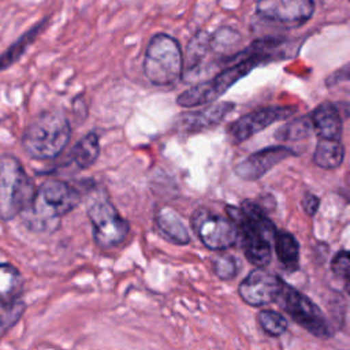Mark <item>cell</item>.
Instances as JSON below:
<instances>
[{"mask_svg": "<svg viewBox=\"0 0 350 350\" xmlns=\"http://www.w3.org/2000/svg\"><path fill=\"white\" fill-rule=\"evenodd\" d=\"M283 44L282 38L271 37L254 41L242 52H237L231 59L234 63L212 77L208 81L193 85L176 97L180 107L193 108L198 105L211 104L221 97L232 85L241 78L246 77L253 68L275 60V52Z\"/></svg>", "mask_w": 350, "mask_h": 350, "instance_id": "1", "label": "cell"}, {"mask_svg": "<svg viewBox=\"0 0 350 350\" xmlns=\"http://www.w3.org/2000/svg\"><path fill=\"white\" fill-rule=\"evenodd\" d=\"M227 217L238 230V241L249 262L264 268L272 258V246L276 227L264 209L252 200H245L239 206L227 205Z\"/></svg>", "mask_w": 350, "mask_h": 350, "instance_id": "2", "label": "cell"}, {"mask_svg": "<svg viewBox=\"0 0 350 350\" xmlns=\"http://www.w3.org/2000/svg\"><path fill=\"white\" fill-rule=\"evenodd\" d=\"M81 202L79 191L70 183L59 179L44 180L36 189L30 205L21 213L23 223L31 231H55L60 219Z\"/></svg>", "mask_w": 350, "mask_h": 350, "instance_id": "3", "label": "cell"}, {"mask_svg": "<svg viewBox=\"0 0 350 350\" xmlns=\"http://www.w3.org/2000/svg\"><path fill=\"white\" fill-rule=\"evenodd\" d=\"M71 139V124L60 109L40 112L22 134V148L33 160L56 159Z\"/></svg>", "mask_w": 350, "mask_h": 350, "instance_id": "4", "label": "cell"}, {"mask_svg": "<svg viewBox=\"0 0 350 350\" xmlns=\"http://www.w3.org/2000/svg\"><path fill=\"white\" fill-rule=\"evenodd\" d=\"M142 71L156 86L178 82L183 74V52L178 40L165 33L154 34L145 49Z\"/></svg>", "mask_w": 350, "mask_h": 350, "instance_id": "5", "label": "cell"}, {"mask_svg": "<svg viewBox=\"0 0 350 350\" xmlns=\"http://www.w3.org/2000/svg\"><path fill=\"white\" fill-rule=\"evenodd\" d=\"M36 186L22 163L12 154L0 156V217L11 220L31 202Z\"/></svg>", "mask_w": 350, "mask_h": 350, "instance_id": "6", "label": "cell"}, {"mask_svg": "<svg viewBox=\"0 0 350 350\" xmlns=\"http://www.w3.org/2000/svg\"><path fill=\"white\" fill-rule=\"evenodd\" d=\"M93 237L98 247L112 249L120 245L130 232L129 221L120 216L105 190H94L86 208Z\"/></svg>", "mask_w": 350, "mask_h": 350, "instance_id": "7", "label": "cell"}, {"mask_svg": "<svg viewBox=\"0 0 350 350\" xmlns=\"http://www.w3.org/2000/svg\"><path fill=\"white\" fill-rule=\"evenodd\" d=\"M298 325L316 338L331 339L335 335L323 310L305 294L288 283H283L282 290L275 301Z\"/></svg>", "mask_w": 350, "mask_h": 350, "instance_id": "8", "label": "cell"}, {"mask_svg": "<svg viewBox=\"0 0 350 350\" xmlns=\"http://www.w3.org/2000/svg\"><path fill=\"white\" fill-rule=\"evenodd\" d=\"M190 223L196 235L209 250H226L238 242V230L234 221L208 208L196 209Z\"/></svg>", "mask_w": 350, "mask_h": 350, "instance_id": "9", "label": "cell"}, {"mask_svg": "<svg viewBox=\"0 0 350 350\" xmlns=\"http://www.w3.org/2000/svg\"><path fill=\"white\" fill-rule=\"evenodd\" d=\"M316 11L314 0H257L256 14L267 22L286 29L305 25Z\"/></svg>", "mask_w": 350, "mask_h": 350, "instance_id": "10", "label": "cell"}, {"mask_svg": "<svg viewBox=\"0 0 350 350\" xmlns=\"http://www.w3.org/2000/svg\"><path fill=\"white\" fill-rule=\"evenodd\" d=\"M297 112L295 107L287 105H269L261 107L232 122L227 130L228 138L232 144H241L250 137L265 130L273 123L282 122Z\"/></svg>", "mask_w": 350, "mask_h": 350, "instance_id": "11", "label": "cell"}, {"mask_svg": "<svg viewBox=\"0 0 350 350\" xmlns=\"http://www.w3.org/2000/svg\"><path fill=\"white\" fill-rule=\"evenodd\" d=\"M283 283L280 276L264 268H254L238 286V294L250 306H265L276 301Z\"/></svg>", "mask_w": 350, "mask_h": 350, "instance_id": "12", "label": "cell"}, {"mask_svg": "<svg viewBox=\"0 0 350 350\" xmlns=\"http://www.w3.org/2000/svg\"><path fill=\"white\" fill-rule=\"evenodd\" d=\"M295 150L284 145L267 146L246 156L235 165V175L243 180L254 182L262 178L283 160L295 156Z\"/></svg>", "mask_w": 350, "mask_h": 350, "instance_id": "13", "label": "cell"}, {"mask_svg": "<svg viewBox=\"0 0 350 350\" xmlns=\"http://www.w3.org/2000/svg\"><path fill=\"white\" fill-rule=\"evenodd\" d=\"M234 108L235 104L228 101L211 104L200 111L185 113L180 122L178 123V127L186 133H198L202 130H208L221 123L226 119V116L231 111H234Z\"/></svg>", "mask_w": 350, "mask_h": 350, "instance_id": "14", "label": "cell"}, {"mask_svg": "<svg viewBox=\"0 0 350 350\" xmlns=\"http://www.w3.org/2000/svg\"><path fill=\"white\" fill-rule=\"evenodd\" d=\"M309 120L312 130L321 139H340L343 129L342 115L334 103L324 101L317 105L312 111Z\"/></svg>", "mask_w": 350, "mask_h": 350, "instance_id": "15", "label": "cell"}, {"mask_svg": "<svg viewBox=\"0 0 350 350\" xmlns=\"http://www.w3.org/2000/svg\"><path fill=\"white\" fill-rule=\"evenodd\" d=\"M154 223L167 241L176 245H187L190 242L189 231L174 209L168 206L159 209L154 216Z\"/></svg>", "mask_w": 350, "mask_h": 350, "instance_id": "16", "label": "cell"}, {"mask_svg": "<svg viewBox=\"0 0 350 350\" xmlns=\"http://www.w3.org/2000/svg\"><path fill=\"white\" fill-rule=\"evenodd\" d=\"M276 257L282 268L291 273L299 268V243L297 238L288 231H276L273 239Z\"/></svg>", "mask_w": 350, "mask_h": 350, "instance_id": "17", "label": "cell"}, {"mask_svg": "<svg viewBox=\"0 0 350 350\" xmlns=\"http://www.w3.org/2000/svg\"><path fill=\"white\" fill-rule=\"evenodd\" d=\"M23 288V278L16 267L8 262H0V302L3 306L19 301Z\"/></svg>", "mask_w": 350, "mask_h": 350, "instance_id": "18", "label": "cell"}, {"mask_svg": "<svg viewBox=\"0 0 350 350\" xmlns=\"http://www.w3.org/2000/svg\"><path fill=\"white\" fill-rule=\"evenodd\" d=\"M345 160V146L340 139H319L313 152V163L323 170H335Z\"/></svg>", "mask_w": 350, "mask_h": 350, "instance_id": "19", "label": "cell"}, {"mask_svg": "<svg viewBox=\"0 0 350 350\" xmlns=\"http://www.w3.org/2000/svg\"><path fill=\"white\" fill-rule=\"evenodd\" d=\"M48 22V18H44L41 22L34 25L29 31L22 34L14 44H11L1 55H0V71L4 68H8L15 62L21 59V56L26 52V49L36 41V38L40 36V33L45 29Z\"/></svg>", "mask_w": 350, "mask_h": 350, "instance_id": "20", "label": "cell"}, {"mask_svg": "<svg viewBox=\"0 0 350 350\" xmlns=\"http://www.w3.org/2000/svg\"><path fill=\"white\" fill-rule=\"evenodd\" d=\"M100 154V139L96 133H88L72 148L70 159L79 170L92 167Z\"/></svg>", "mask_w": 350, "mask_h": 350, "instance_id": "21", "label": "cell"}, {"mask_svg": "<svg viewBox=\"0 0 350 350\" xmlns=\"http://www.w3.org/2000/svg\"><path fill=\"white\" fill-rule=\"evenodd\" d=\"M209 49V34L205 31H198L189 42L186 55L183 56V70H193L200 64V62L205 57Z\"/></svg>", "mask_w": 350, "mask_h": 350, "instance_id": "22", "label": "cell"}, {"mask_svg": "<svg viewBox=\"0 0 350 350\" xmlns=\"http://www.w3.org/2000/svg\"><path fill=\"white\" fill-rule=\"evenodd\" d=\"M312 130L310 120L306 116H301L287 122L284 126L278 129L276 138L280 141H299L309 135Z\"/></svg>", "mask_w": 350, "mask_h": 350, "instance_id": "23", "label": "cell"}, {"mask_svg": "<svg viewBox=\"0 0 350 350\" xmlns=\"http://www.w3.org/2000/svg\"><path fill=\"white\" fill-rule=\"evenodd\" d=\"M257 320L260 327L269 336H280L287 329L286 317L272 309H262L257 314Z\"/></svg>", "mask_w": 350, "mask_h": 350, "instance_id": "24", "label": "cell"}, {"mask_svg": "<svg viewBox=\"0 0 350 350\" xmlns=\"http://www.w3.org/2000/svg\"><path fill=\"white\" fill-rule=\"evenodd\" d=\"M241 41V36L237 30L231 27H221L209 36V49L223 53L228 52L231 48L237 46Z\"/></svg>", "mask_w": 350, "mask_h": 350, "instance_id": "25", "label": "cell"}, {"mask_svg": "<svg viewBox=\"0 0 350 350\" xmlns=\"http://www.w3.org/2000/svg\"><path fill=\"white\" fill-rule=\"evenodd\" d=\"M212 268L215 275L221 280L234 279L238 273V264L234 256L231 254H217L212 258Z\"/></svg>", "mask_w": 350, "mask_h": 350, "instance_id": "26", "label": "cell"}, {"mask_svg": "<svg viewBox=\"0 0 350 350\" xmlns=\"http://www.w3.org/2000/svg\"><path fill=\"white\" fill-rule=\"evenodd\" d=\"M331 269L334 275L339 279H343L346 286L349 283V269H350V260H349V252L347 250H339L332 261H331Z\"/></svg>", "mask_w": 350, "mask_h": 350, "instance_id": "27", "label": "cell"}, {"mask_svg": "<svg viewBox=\"0 0 350 350\" xmlns=\"http://www.w3.org/2000/svg\"><path fill=\"white\" fill-rule=\"evenodd\" d=\"M319 206H320V198L317 196L306 191L302 198V208H304L305 213L309 216H314L316 212L319 211Z\"/></svg>", "mask_w": 350, "mask_h": 350, "instance_id": "28", "label": "cell"}]
</instances>
